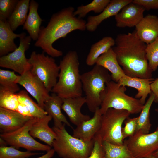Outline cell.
Instances as JSON below:
<instances>
[{"instance_id": "1", "label": "cell", "mask_w": 158, "mask_h": 158, "mask_svg": "<svg viewBox=\"0 0 158 158\" xmlns=\"http://www.w3.org/2000/svg\"><path fill=\"white\" fill-rule=\"evenodd\" d=\"M112 47L117 61L125 74L143 79L152 78V73L146 56L147 44L141 41L134 30L118 34Z\"/></svg>"}, {"instance_id": "2", "label": "cell", "mask_w": 158, "mask_h": 158, "mask_svg": "<svg viewBox=\"0 0 158 158\" xmlns=\"http://www.w3.org/2000/svg\"><path fill=\"white\" fill-rule=\"evenodd\" d=\"M75 11L74 8L69 6L53 14L47 25L41 27L35 46L40 48L43 52L53 58L62 56V51L53 47L54 43L74 30H86V22L75 16Z\"/></svg>"}, {"instance_id": "3", "label": "cell", "mask_w": 158, "mask_h": 158, "mask_svg": "<svg viewBox=\"0 0 158 158\" xmlns=\"http://www.w3.org/2000/svg\"><path fill=\"white\" fill-rule=\"evenodd\" d=\"M79 65L77 52H68L60 62L58 79L52 90L53 93L62 99L82 96Z\"/></svg>"}, {"instance_id": "4", "label": "cell", "mask_w": 158, "mask_h": 158, "mask_svg": "<svg viewBox=\"0 0 158 158\" xmlns=\"http://www.w3.org/2000/svg\"><path fill=\"white\" fill-rule=\"evenodd\" d=\"M126 87L112 80L107 83L101 95V104L99 110L101 114L109 108L125 110L131 114L140 113L144 104L139 99L126 94Z\"/></svg>"}, {"instance_id": "5", "label": "cell", "mask_w": 158, "mask_h": 158, "mask_svg": "<svg viewBox=\"0 0 158 158\" xmlns=\"http://www.w3.org/2000/svg\"><path fill=\"white\" fill-rule=\"evenodd\" d=\"M81 79L86 104L89 111L94 113L101 106V95L111 80V75L107 69L95 64L91 70L82 74Z\"/></svg>"}, {"instance_id": "6", "label": "cell", "mask_w": 158, "mask_h": 158, "mask_svg": "<svg viewBox=\"0 0 158 158\" xmlns=\"http://www.w3.org/2000/svg\"><path fill=\"white\" fill-rule=\"evenodd\" d=\"M65 124L61 127L54 126L53 129L56 136L52 143L55 152L62 158H87L92 150L94 140L85 142L70 135Z\"/></svg>"}, {"instance_id": "7", "label": "cell", "mask_w": 158, "mask_h": 158, "mask_svg": "<svg viewBox=\"0 0 158 158\" xmlns=\"http://www.w3.org/2000/svg\"><path fill=\"white\" fill-rule=\"evenodd\" d=\"M130 114L125 110L109 108L102 114L100 128L97 133L103 141L115 145L123 144L122 126Z\"/></svg>"}, {"instance_id": "8", "label": "cell", "mask_w": 158, "mask_h": 158, "mask_svg": "<svg viewBox=\"0 0 158 158\" xmlns=\"http://www.w3.org/2000/svg\"><path fill=\"white\" fill-rule=\"evenodd\" d=\"M31 72L44 84L49 92L52 91L57 81L60 69L53 57L46 56L44 52L32 51L28 59Z\"/></svg>"}, {"instance_id": "9", "label": "cell", "mask_w": 158, "mask_h": 158, "mask_svg": "<svg viewBox=\"0 0 158 158\" xmlns=\"http://www.w3.org/2000/svg\"><path fill=\"white\" fill-rule=\"evenodd\" d=\"M38 118L32 117L19 129L10 132L1 133L0 138L7 144L18 149L23 148L30 151H48L51 149V146L37 142L29 133L32 125Z\"/></svg>"}, {"instance_id": "10", "label": "cell", "mask_w": 158, "mask_h": 158, "mask_svg": "<svg viewBox=\"0 0 158 158\" xmlns=\"http://www.w3.org/2000/svg\"><path fill=\"white\" fill-rule=\"evenodd\" d=\"M32 39L26 33L23 32L19 38V44L14 51L0 58V66L10 69L20 75L30 70L31 66L25 56V52L29 48Z\"/></svg>"}, {"instance_id": "11", "label": "cell", "mask_w": 158, "mask_h": 158, "mask_svg": "<svg viewBox=\"0 0 158 158\" xmlns=\"http://www.w3.org/2000/svg\"><path fill=\"white\" fill-rule=\"evenodd\" d=\"M123 143L135 158H145L152 155L158 150V126L152 133H136L124 140Z\"/></svg>"}, {"instance_id": "12", "label": "cell", "mask_w": 158, "mask_h": 158, "mask_svg": "<svg viewBox=\"0 0 158 158\" xmlns=\"http://www.w3.org/2000/svg\"><path fill=\"white\" fill-rule=\"evenodd\" d=\"M18 83L24 87L35 99L39 106L44 109V102L51 95L43 83L30 70L19 75Z\"/></svg>"}, {"instance_id": "13", "label": "cell", "mask_w": 158, "mask_h": 158, "mask_svg": "<svg viewBox=\"0 0 158 158\" xmlns=\"http://www.w3.org/2000/svg\"><path fill=\"white\" fill-rule=\"evenodd\" d=\"M145 9L132 1L124 7L115 16L118 28L135 27L143 19Z\"/></svg>"}, {"instance_id": "14", "label": "cell", "mask_w": 158, "mask_h": 158, "mask_svg": "<svg viewBox=\"0 0 158 158\" xmlns=\"http://www.w3.org/2000/svg\"><path fill=\"white\" fill-rule=\"evenodd\" d=\"M133 0H111L101 13L95 16L88 17L86 23V30L93 32L104 20L116 15L125 6L131 2Z\"/></svg>"}, {"instance_id": "15", "label": "cell", "mask_w": 158, "mask_h": 158, "mask_svg": "<svg viewBox=\"0 0 158 158\" xmlns=\"http://www.w3.org/2000/svg\"><path fill=\"white\" fill-rule=\"evenodd\" d=\"M33 117L25 116L17 111L0 107V131L1 133L16 130Z\"/></svg>"}, {"instance_id": "16", "label": "cell", "mask_w": 158, "mask_h": 158, "mask_svg": "<svg viewBox=\"0 0 158 158\" xmlns=\"http://www.w3.org/2000/svg\"><path fill=\"white\" fill-rule=\"evenodd\" d=\"M99 109L94 113L93 117L76 126L73 129V136L85 142L92 140L100 128L102 115Z\"/></svg>"}, {"instance_id": "17", "label": "cell", "mask_w": 158, "mask_h": 158, "mask_svg": "<svg viewBox=\"0 0 158 158\" xmlns=\"http://www.w3.org/2000/svg\"><path fill=\"white\" fill-rule=\"evenodd\" d=\"M63 99L61 109L73 124L77 126L90 118L89 116L84 114L81 111V108L86 103L85 97L81 96Z\"/></svg>"}, {"instance_id": "18", "label": "cell", "mask_w": 158, "mask_h": 158, "mask_svg": "<svg viewBox=\"0 0 158 158\" xmlns=\"http://www.w3.org/2000/svg\"><path fill=\"white\" fill-rule=\"evenodd\" d=\"M135 28V30L140 39L146 44H150L158 37V17L147 14Z\"/></svg>"}, {"instance_id": "19", "label": "cell", "mask_w": 158, "mask_h": 158, "mask_svg": "<svg viewBox=\"0 0 158 158\" xmlns=\"http://www.w3.org/2000/svg\"><path fill=\"white\" fill-rule=\"evenodd\" d=\"M52 119V117L48 115L38 118L29 131L30 135L33 138L39 139L51 147L56 136L53 129L48 125Z\"/></svg>"}, {"instance_id": "20", "label": "cell", "mask_w": 158, "mask_h": 158, "mask_svg": "<svg viewBox=\"0 0 158 158\" xmlns=\"http://www.w3.org/2000/svg\"><path fill=\"white\" fill-rule=\"evenodd\" d=\"M63 99L56 94L53 93L45 102L44 109L47 114L53 118L54 127H61L64 123L73 128L61 111Z\"/></svg>"}, {"instance_id": "21", "label": "cell", "mask_w": 158, "mask_h": 158, "mask_svg": "<svg viewBox=\"0 0 158 158\" xmlns=\"http://www.w3.org/2000/svg\"><path fill=\"white\" fill-rule=\"evenodd\" d=\"M154 79L153 78L143 79L130 77L124 75L118 83L123 86L129 87L136 89L137 93L135 97L139 99L144 104L148 95L152 92L150 84Z\"/></svg>"}, {"instance_id": "22", "label": "cell", "mask_w": 158, "mask_h": 158, "mask_svg": "<svg viewBox=\"0 0 158 158\" xmlns=\"http://www.w3.org/2000/svg\"><path fill=\"white\" fill-rule=\"evenodd\" d=\"M23 32L14 33L7 20H0V56H2L15 50L18 47L14 40L20 37Z\"/></svg>"}, {"instance_id": "23", "label": "cell", "mask_w": 158, "mask_h": 158, "mask_svg": "<svg viewBox=\"0 0 158 158\" xmlns=\"http://www.w3.org/2000/svg\"><path fill=\"white\" fill-rule=\"evenodd\" d=\"M96 64L102 66L111 73V80L118 83L125 74L119 64L112 48L101 55L97 59Z\"/></svg>"}, {"instance_id": "24", "label": "cell", "mask_w": 158, "mask_h": 158, "mask_svg": "<svg viewBox=\"0 0 158 158\" xmlns=\"http://www.w3.org/2000/svg\"><path fill=\"white\" fill-rule=\"evenodd\" d=\"M38 7L37 2L34 0L30 1L29 12L23 28L27 31L32 39L35 41L38 38L40 26L44 20L38 13Z\"/></svg>"}, {"instance_id": "25", "label": "cell", "mask_w": 158, "mask_h": 158, "mask_svg": "<svg viewBox=\"0 0 158 158\" xmlns=\"http://www.w3.org/2000/svg\"><path fill=\"white\" fill-rule=\"evenodd\" d=\"M115 44V40L110 36H107L92 44L86 59L87 65L92 66L95 64L98 58L114 47Z\"/></svg>"}, {"instance_id": "26", "label": "cell", "mask_w": 158, "mask_h": 158, "mask_svg": "<svg viewBox=\"0 0 158 158\" xmlns=\"http://www.w3.org/2000/svg\"><path fill=\"white\" fill-rule=\"evenodd\" d=\"M30 2V0H19L13 11L7 19L13 31L24 24L28 16Z\"/></svg>"}, {"instance_id": "27", "label": "cell", "mask_w": 158, "mask_h": 158, "mask_svg": "<svg viewBox=\"0 0 158 158\" xmlns=\"http://www.w3.org/2000/svg\"><path fill=\"white\" fill-rule=\"evenodd\" d=\"M154 95L152 92L144 104L140 115L138 116L135 133H149L152 126L150 118V110L152 103L154 102Z\"/></svg>"}, {"instance_id": "28", "label": "cell", "mask_w": 158, "mask_h": 158, "mask_svg": "<svg viewBox=\"0 0 158 158\" xmlns=\"http://www.w3.org/2000/svg\"><path fill=\"white\" fill-rule=\"evenodd\" d=\"M105 158H135L126 145H115L103 141Z\"/></svg>"}, {"instance_id": "29", "label": "cell", "mask_w": 158, "mask_h": 158, "mask_svg": "<svg viewBox=\"0 0 158 158\" xmlns=\"http://www.w3.org/2000/svg\"><path fill=\"white\" fill-rule=\"evenodd\" d=\"M110 0H94L85 5H81L77 8L74 14L80 18L85 17L89 12L93 11L95 13H101L104 10Z\"/></svg>"}, {"instance_id": "30", "label": "cell", "mask_w": 158, "mask_h": 158, "mask_svg": "<svg viewBox=\"0 0 158 158\" xmlns=\"http://www.w3.org/2000/svg\"><path fill=\"white\" fill-rule=\"evenodd\" d=\"M16 94L19 103L28 107L32 117L40 118L48 115L44 109L30 98L26 91L22 90Z\"/></svg>"}, {"instance_id": "31", "label": "cell", "mask_w": 158, "mask_h": 158, "mask_svg": "<svg viewBox=\"0 0 158 158\" xmlns=\"http://www.w3.org/2000/svg\"><path fill=\"white\" fill-rule=\"evenodd\" d=\"M19 77L14 71L0 69V87L16 93L20 90L18 85Z\"/></svg>"}, {"instance_id": "32", "label": "cell", "mask_w": 158, "mask_h": 158, "mask_svg": "<svg viewBox=\"0 0 158 158\" xmlns=\"http://www.w3.org/2000/svg\"><path fill=\"white\" fill-rule=\"evenodd\" d=\"M19 103L16 93L0 87V107L16 111Z\"/></svg>"}, {"instance_id": "33", "label": "cell", "mask_w": 158, "mask_h": 158, "mask_svg": "<svg viewBox=\"0 0 158 158\" xmlns=\"http://www.w3.org/2000/svg\"><path fill=\"white\" fill-rule=\"evenodd\" d=\"M41 154L28 151H20L11 146L0 147V158H28Z\"/></svg>"}, {"instance_id": "34", "label": "cell", "mask_w": 158, "mask_h": 158, "mask_svg": "<svg viewBox=\"0 0 158 158\" xmlns=\"http://www.w3.org/2000/svg\"><path fill=\"white\" fill-rule=\"evenodd\" d=\"M146 56L149 66L152 71L158 67V37L151 43L147 44Z\"/></svg>"}, {"instance_id": "35", "label": "cell", "mask_w": 158, "mask_h": 158, "mask_svg": "<svg viewBox=\"0 0 158 158\" xmlns=\"http://www.w3.org/2000/svg\"><path fill=\"white\" fill-rule=\"evenodd\" d=\"M18 1L0 0V20H7L13 11Z\"/></svg>"}, {"instance_id": "36", "label": "cell", "mask_w": 158, "mask_h": 158, "mask_svg": "<svg viewBox=\"0 0 158 158\" xmlns=\"http://www.w3.org/2000/svg\"><path fill=\"white\" fill-rule=\"evenodd\" d=\"M93 140V147L90 155L87 158H105L103 141L100 135L97 133Z\"/></svg>"}, {"instance_id": "37", "label": "cell", "mask_w": 158, "mask_h": 158, "mask_svg": "<svg viewBox=\"0 0 158 158\" xmlns=\"http://www.w3.org/2000/svg\"><path fill=\"white\" fill-rule=\"evenodd\" d=\"M138 116L130 118L129 117L124 121L125 126L122 129V134L124 140L133 136L135 133Z\"/></svg>"}, {"instance_id": "38", "label": "cell", "mask_w": 158, "mask_h": 158, "mask_svg": "<svg viewBox=\"0 0 158 158\" xmlns=\"http://www.w3.org/2000/svg\"><path fill=\"white\" fill-rule=\"evenodd\" d=\"M132 2L141 5L145 10L158 9V0H133Z\"/></svg>"}, {"instance_id": "39", "label": "cell", "mask_w": 158, "mask_h": 158, "mask_svg": "<svg viewBox=\"0 0 158 158\" xmlns=\"http://www.w3.org/2000/svg\"><path fill=\"white\" fill-rule=\"evenodd\" d=\"M150 86L152 92L153 93L155 96L154 102L158 103V78L152 82Z\"/></svg>"}, {"instance_id": "40", "label": "cell", "mask_w": 158, "mask_h": 158, "mask_svg": "<svg viewBox=\"0 0 158 158\" xmlns=\"http://www.w3.org/2000/svg\"><path fill=\"white\" fill-rule=\"evenodd\" d=\"M16 111L23 116L32 117L28 108L24 104L20 103Z\"/></svg>"}, {"instance_id": "41", "label": "cell", "mask_w": 158, "mask_h": 158, "mask_svg": "<svg viewBox=\"0 0 158 158\" xmlns=\"http://www.w3.org/2000/svg\"><path fill=\"white\" fill-rule=\"evenodd\" d=\"M55 152L54 150L53 149H51L47 152V153L44 155L36 158H51L53 156Z\"/></svg>"}, {"instance_id": "42", "label": "cell", "mask_w": 158, "mask_h": 158, "mask_svg": "<svg viewBox=\"0 0 158 158\" xmlns=\"http://www.w3.org/2000/svg\"><path fill=\"white\" fill-rule=\"evenodd\" d=\"M156 158H158V150L154 152L152 154Z\"/></svg>"}, {"instance_id": "43", "label": "cell", "mask_w": 158, "mask_h": 158, "mask_svg": "<svg viewBox=\"0 0 158 158\" xmlns=\"http://www.w3.org/2000/svg\"><path fill=\"white\" fill-rule=\"evenodd\" d=\"M145 158H156L155 157H154V156H153V155H152L149 156H148L147 157Z\"/></svg>"}, {"instance_id": "44", "label": "cell", "mask_w": 158, "mask_h": 158, "mask_svg": "<svg viewBox=\"0 0 158 158\" xmlns=\"http://www.w3.org/2000/svg\"><path fill=\"white\" fill-rule=\"evenodd\" d=\"M155 110L156 112H158V107Z\"/></svg>"}]
</instances>
